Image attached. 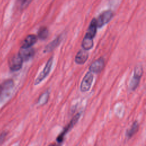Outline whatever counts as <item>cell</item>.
Wrapping results in <instances>:
<instances>
[{"mask_svg": "<svg viewBox=\"0 0 146 146\" xmlns=\"http://www.w3.org/2000/svg\"><path fill=\"white\" fill-rule=\"evenodd\" d=\"M143 68L140 65H137L135 67L133 71V75L132 78L129 84V89L131 91H134L138 86L141 76L143 75Z\"/></svg>", "mask_w": 146, "mask_h": 146, "instance_id": "cell-1", "label": "cell"}, {"mask_svg": "<svg viewBox=\"0 0 146 146\" xmlns=\"http://www.w3.org/2000/svg\"><path fill=\"white\" fill-rule=\"evenodd\" d=\"M14 87V81L7 79L0 84V101H3L10 94Z\"/></svg>", "mask_w": 146, "mask_h": 146, "instance_id": "cell-2", "label": "cell"}, {"mask_svg": "<svg viewBox=\"0 0 146 146\" xmlns=\"http://www.w3.org/2000/svg\"><path fill=\"white\" fill-rule=\"evenodd\" d=\"M80 117V113H78L77 114H76L72 118V119L70 120V121L69 122V123L64 127V128L63 129V130L62 131V132L58 136V137H56V141L59 143H62L64 139V137L65 136V135L67 133V132L68 131H70L73 127L76 124V123L78 121L79 118Z\"/></svg>", "mask_w": 146, "mask_h": 146, "instance_id": "cell-3", "label": "cell"}, {"mask_svg": "<svg viewBox=\"0 0 146 146\" xmlns=\"http://www.w3.org/2000/svg\"><path fill=\"white\" fill-rule=\"evenodd\" d=\"M113 17V13L112 10H106L102 12L98 17L96 20L97 27H102L104 25L108 23Z\"/></svg>", "mask_w": 146, "mask_h": 146, "instance_id": "cell-4", "label": "cell"}, {"mask_svg": "<svg viewBox=\"0 0 146 146\" xmlns=\"http://www.w3.org/2000/svg\"><path fill=\"white\" fill-rule=\"evenodd\" d=\"M53 63V57H51L47 60L45 66L44 67L43 70L39 74L38 77L36 78L35 81V85L39 84L40 82H42L49 74Z\"/></svg>", "mask_w": 146, "mask_h": 146, "instance_id": "cell-5", "label": "cell"}, {"mask_svg": "<svg viewBox=\"0 0 146 146\" xmlns=\"http://www.w3.org/2000/svg\"><path fill=\"white\" fill-rule=\"evenodd\" d=\"M93 79L94 76L92 72H91V71L88 72L85 75L80 84V89L82 92H84L90 90L93 82Z\"/></svg>", "mask_w": 146, "mask_h": 146, "instance_id": "cell-6", "label": "cell"}, {"mask_svg": "<svg viewBox=\"0 0 146 146\" xmlns=\"http://www.w3.org/2000/svg\"><path fill=\"white\" fill-rule=\"evenodd\" d=\"M23 62V60L18 54L13 55L9 61V66L10 70L13 71L19 70L22 68Z\"/></svg>", "mask_w": 146, "mask_h": 146, "instance_id": "cell-7", "label": "cell"}, {"mask_svg": "<svg viewBox=\"0 0 146 146\" xmlns=\"http://www.w3.org/2000/svg\"><path fill=\"white\" fill-rule=\"evenodd\" d=\"M104 60L103 58H99L95 61H94L90 66L89 70L91 72L99 73L102 71L104 67Z\"/></svg>", "mask_w": 146, "mask_h": 146, "instance_id": "cell-8", "label": "cell"}, {"mask_svg": "<svg viewBox=\"0 0 146 146\" xmlns=\"http://www.w3.org/2000/svg\"><path fill=\"white\" fill-rule=\"evenodd\" d=\"M35 54V50L34 48L31 47L29 48H22L21 47L18 55L21 56L23 61H27L31 59Z\"/></svg>", "mask_w": 146, "mask_h": 146, "instance_id": "cell-9", "label": "cell"}, {"mask_svg": "<svg viewBox=\"0 0 146 146\" xmlns=\"http://www.w3.org/2000/svg\"><path fill=\"white\" fill-rule=\"evenodd\" d=\"M88 58V53L87 50L84 49L79 50L75 58V62L78 64H83Z\"/></svg>", "mask_w": 146, "mask_h": 146, "instance_id": "cell-10", "label": "cell"}, {"mask_svg": "<svg viewBox=\"0 0 146 146\" xmlns=\"http://www.w3.org/2000/svg\"><path fill=\"white\" fill-rule=\"evenodd\" d=\"M97 28L98 27H97L96 18H93L90 23V25L88 27V29L85 34V36L89 37L90 38L94 39L96 34Z\"/></svg>", "mask_w": 146, "mask_h": 146, "instance_id": "cell-11", "label": "cell"}, {"mask_svg": "<svg viewBox=\"0 0 146 146\" xmlns=\"http://www.w3.org/2000/svg\"><path fill=\"white\" fill-rule=\"evenodd\" d=\"M37 42V36L34 34H30L27 35L23 40L21 47L29 48L31 47Z\"/></svg>", "mask_w": 146, "mask_h": 146, "instance_id": "cell-12", "label": "cell"}, {"mask_svg": "<svg viewBox=\"0 0 146 146\" xmlns=\"http://www.w3.org/2000/svg\"><path fill=\"white\" fill-rule=\"evenodd\" d=\"M62 40V36H58L48 44H47L44 48V52H49L52 51L54 49H55L61 42Z\"/></svg>", "mask_w": 146, "mask_h": 146, "instance_id": "cell-13", "label": "cell"}, {"mask_svg": "<svg viewBox=\"0 0 146 146\" xmlns=\"http://www.w3.org/2000/svg\"><path fill=\"white\" fill-rule=\"evenodd\" d=\"M93 46H94L93 39L87 37L86 36H84L82 42V48L88 51L91 49L93 47Z\"/></svg>", "mask_w": 146, "mask_h": 146, "instance_id": "cell-14", "label": "cell"}, {"mask_svg": "<svg viewBox=\"0 0 146 146\" xmlns=\"http://www.w3.org/2000/svg\"><path fill=\"white\" fill-rule=\"evenodd\" d=\"M138 129H139V124L137 121H135L132 123L130 128L128 129L126 131V132H125L126 137L128 139L132 137L137 132V131H138Z\"/></svg>", "mask_w": 146, "mask_h": 146, "instance_id": "cell-15", "label": "cell"}, {"mask_svg": "<svg viewBox=\"0 0 146 146\" xmlns=\"http://www.w3.org/2000/svg\"><path fill=\"white\" fill-rule=\"evenodd\" d=\"M48 29L46 27L43 26L40 27L38 31V37L41 40H44L48 37Z\"/></svg>", "mask_w": 146, "mask_h": 146, "instance_id": "cell-16", "label": "cell"}, {"mask_svg": "<svg viewBox=\"0 0 146 146\" xmlns=\"http://www.w3.org/2000/svg\"><path fill=\"white\" fill-rule=\"evenodd\" d=\"M49 92L48 91H46L44 93H43L40 97L38 99L37 104L39 105H43L46 104L48 99L49 98Z\"/></svg>", "mask_w": 146, "mask_h": 146, "instance_id": "cell-17", "label": "cell"}, {"mask_svg": "<svg viewBox=\"0 0 146 146\" xmlns=\"http://www.w3.org/2000/svg\"><path fill=\"white\" fill-rule=\"evenodd\" d=\"M7 132L6 131H3L0 133V144H1L5 140Z\"/></svg>", "mask_w": 146, "mask_h": 146, "instance_id": "cell-18", "label": "cell"}, {"mask_svg": "<svg viewBox=\"0 0 146 146\" xmlns=\"http://www.w3.org/2000/svg\"><path fill=\"white\" fill-rule=\"evenodd\" d=\"M31 0H19V3L21 5V7L22 8L25 7V6H26L29 3H30V2Z\"/></svg>", "mask_w": 146, "mask_h": 146, "instance_id": "cell-19", "label": "cell"}]
</instances>
